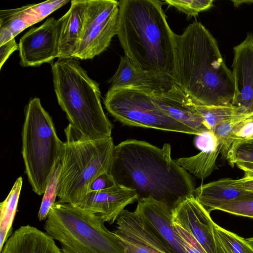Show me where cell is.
Instances as JSON below:
<instances>
[{
    "label": "cell",
    "mask_w": 253,
    "mask_h": 253,
    "mask_svg": "<svg viewBox=\"0 0 253 253\" xmlns=\"http://www.w3.org/2000/svg\"><path fill=\"white\" fill-rule=\"evenodd\" d=\"M249 140V141H253V135L249 139V140ZM245 141H246V140H245ZM237 144V143H236Z\"/></svg>",
    "instance_id": "cell-38"
},
{
    "label": "cell",
    "mask_w": 253,
    "mask_h": 253,
    "mask_svg": "<svg viewBox=\"0 0 253 253\" xmlns=\"http://www.w3.org/2000/svg\"><path fill=\"white\" fill-rule=\"evenodd\" d=\"M17 50H19V46L15 38L0 45V69L11 54Z\"/></svg>",
    "instance_id": "cell-33"
},
{
    "label": "cell",
    "mask_w": 253,
    "mask_h": 253,
    "mask_svg": "<svg viewBox=\"0 0 253 253\" xmlns=\"http://www.w3.org/2000/svg\"><path fill=\"white\" fill-rule=\"evenodd\" d=\"M22 142L28 181L33 191L42 195L56 161L61 157L63 142L38 97L31 98L26 107Z\"/></svg>",
    "instance_id": "cell-7"
},
{
    "label": "cell",
    "mask_w": 253,
    "mask_h": 253,
    "mask_svg": "<svg viewBox=\"0 0 253 253\" xmlns=\"http://www.w3.org/2000/svg\"><path fill=\"white\" fill-rule=\"evenodd\" d=\"M165 2L184 13L187 17L196 16L213 6L212 0H166Z\"/></svg>",
    "instance_id": "cell-27"
},
{
    "label": "cell",
    "mask_w": 253,
    "mask_h": 253,
    "mask_svg": "<svg viewBox=\"0 0 253 253\" xmlns=\"http://www.w3.org/2000/svg\"><path fill=\"white\" fill-rule=\"evenodd\" d=\"M99 215L70 204L55 202L43 228L61 245L62 253H125L120 239Z\"/></svg>",
    "instance_id": "cell-6"
},
{
    "label": "cell",
    "mask_w": 253,
    "mask_h": 253,
    "mask_svg": "<svg viewBox=\"0 0 253 253\" xmlns=\"http://www.w3.org/2000/svg\"><path fill=\"white\" fill-rule=\"evenodd\" d=\"M197 106L210 130H212L218 125L229 121L242 113L239 108L232 105L228 106L197 105Z\"/></svg>",
    "instance_id": "cell-26"
},
{
    "label": "cell",
    "mask_w": 253,
    "mask_h": 253,
    "mask_svg": "<svg viewBox=\"0 0 253 253\" xmlns=\"http://www.w3.org/2000/svg\"><path fill=\"white\" fill-rule=\"evenodd\" d=\"M137 199L134 190L116 184L106 189L88 193L76 207L99 215L105 222L112 224L127 205Z\"/></svg>",
    "instance_id": "cell-15"
},
{
    "label": "cell",
    "mask_w": 253,
    "mask_h": 253,
    "mask_svg": "<svg viewBox=\"0 0 253 253\" xmlns=\"http://www.w3.org/2000/svg\"><path fill=\"white\" fill-rule=\"evenodd\" d=\"M29 4L0 11V45L15 38L26 28L37 23Z\"/></svg>",
    "instance_id": "cell-20"
},
{
    "label": "cell",
    "mask_w": 253,
    "mask_h": 253,
    "mask_svg": "<svg viewBox=\"0 0 253 253\" xmlns=\"http://www.w3.org/2000/svg\"><path fill=\"white\" fill-rule=\"evenodd\" d=\"M143 224L173 253H185L172 222L171 208L151 197L137 200L134 211Z\"/></svg>",
    "instance_id": "cell-13"
},
{
    "label": "cell",
    "mask_w": 253,
    "mask_h": 253,
    "mask_svg": "<svg viewBox=\"0 0 253 253\" xmlns=\"http://www.w3.org/2000/svg\"><path fill=\"white\" fill-rule=\"evenodd\" d=\"M59 201L78 205L88 193L93 181L108 172L115 145L110 136L98 140L84 138L69 124L65 129Z\"/></svg>",
    "instance_id": "cell-5"
},
{
    "label": "cell",
    "mask_w": 253,
    "mask_h": 253,
    "mask_svg": "<svg viewBox=\"0 0 253 253\" xmlns=\"http://www.w3.org/2000/svg\"><path fill=\"white\" fill-rule=\"evenodd\" d=\"M104 103L108 112L124 125L199 135L196 131L167 116L152 96L141 90L110 87Z\"/></svg>",
    "instance_id": "cell-8"
},
{
    "label": "cell",
    "mask_w": 253,
    "mask_h": 253,
    "mask_svg": "<svg viewBox=\"0 0 253 253\" xmlns=\"http://www.w3.org/2000/svg\"><path fill=\"white\" fill-rule=\"evenodd\" d=\"M233 50L234 95L232 105L242 113H250L253 107V32H249Z\"/></svg>",
    "instance_id": "cell-12"
},
{
    "label": "cell",
    "mask_w": 253,
    "mask_h": 253,
    "mask_svg": "<svg viewBox=\"0 0 253 253\" xmlns=\"http://www.w3.org/2000/svg\"><path fill=\"white\" fill-rule=\"evenodd\" d=\"M117 36L125 55L135 66L178 83L176 34L160 0L119 1Z\"/></svg>",
    "instance_id": "cell-2"
},
{
    "label": "cell",
    "mask_w": 253,
    "mask_h": 253,
    "mask_svg": "<svg viewBox=\"0 0 253 253\" xmlns=\"http://www.w3.org/2000/svg\"><path fill=\"white\" fill-rule=\"evenodd\" d=\"M215 253H253L246 239L214 223Z\"/></svg>",
    "instance_id": "cell-24"
},
{
    "label": "cell",
    "mask_w": 253,
    "mask_h": 253,
    "mask_svg": "<svg viewBox=\"0 0 253 253\" xmlns=\"http://www.w3.org/2000/svg\"><path fill=\"white\" fill-rule=\"evenodd\" d=\"M179 242L183 248L185 253H207L196 239L188 232L173 224Z\"/></svg>",
    "instance_id": "cell-30"
},
{
    "label": "cell",
    "mask_w": 253,
    "mask_h": 253,
    "mask_svg": "<svg viewBox=\"0 0 253 253\" xmlns=\"http://www.w3.org/2000/svg\"><path fill=\"white\" fill-rule=\"evenodd\" d=\"M213 131L222 143L232 142L231 148L239 142L249 140L253 135V111L240 114L234 118L218 125Z\"/></svg>",
    "instance_id": "cell-21"
},
{
    "label": "cell",
    "mask_w": 253,
    "mask_h": 253,
    "mask_svg": "<svg viewBox=\"0 0 253 253\" xmlns=\"http://www.w3.org/2000/svg\"><path fill=\"white\" fill-rule=\"evenodd\" d=\"M238 168L244 171L245 173L253 175V163L246 161H237L235 163Z\"/></svg>",
    "instance_id": "cell-35"
},
{
    "label": "cell",
    "mask_w": 253,
    "mask_h": 253,
    "mask_svg": "<svg viewBox=\"0 0 253 253\" xmlns=\"http://www.w3.org/2000/svg\"><path fill=\"white\" fill-rule=\"evenodd\" d=\"M118 16L119 1L86 0L83 31L74 58L92 59L106 50L117 35Z\"/></svg>",
    "instance_id": "cell-9"
},
{
    "label": "cell",
    "mask_w": 253,
    "mask_h": 253,
    "mask_svg": "<svg viewBox=\"0 0 253 253\" xmlns=\"http://www.w3.org/2000/svg\"><path fill=\"white\" fill-rule=\"evenodd\" d=\"M62 22V17L58 19L49 17L20 38L19 56L22 67H37L58 58Z\"/></svg>",
    "instance_id": "cell-10"
},
{
    "label": "cell",
    "mask_w": 253,
    "mask_h": 253,
    "mask_svg": "<svg viewBox=\"0 0 253 253\" xmlns=\"http://www.w3.org/2000/svg\"><path fill=\"white\" fill-rule=\"evenodd\" d=\"M140 253H161L156 249L149 246L145 247Z\"/></svg>",
    "instance_id": "cell-36"
},
{
    "label": "cell",
    "mask_w": 253,
    "mask_h": 253,
    "mask_svg": "<svg viewBox=\"0 0 253 253\" xmlns=\"http://www.w3.org/2000/svg\"><path fill=\"white\" fill-rule=\"evenodd\" d=\"M116 184L109 172H105L100 174L93 181L89 187L88 193L106 189Z\"/></svg>",
    "instance_id": "cell-32"
},
{
    "label": "cell",
    "mask_w": 253,
    "mask_h": 253,
    "mask_svg": "<svg viewBox=\"0 0 253 253\" xmlns=\"http://www.w3.org/2000/svg\"><path fill=\"white\" fill-rule=\"evenodd\" d=\"M226 161L232 167L237 161L253 163V141H243L235 144L232 147Z\"/></svg>",
    "instance_id": "cell-29"
},
{
    "label": "cell",
    "mask_w": 253,
    "mask_h": 253,
    "mask_svg": "<svg viewBox=\"0 0 253 253\" xmlns=\"http://www.w3.org/2000/svg\"><path fill=\"white\" fill-rule=\"evenodd\" d=\"M116 184L134 190L138 200L151 197L172 209L194 196L190 174L171 157V146L162 148L128 139L115 146L108 171Z\"/></svg>",
    "instance_id": "cell-1"
},
{
    "label": "cell",
    "mask_w": 253,
    "mask_h": 253,
    "mask_svg": "<svg viewBox=\"0 0 253 253\" xmlns=\"http://www.w3.org/2000/svg\"><path fill=\"white\" fill-rule=\"evenodd\" d=\"M253 196V193L237 186L235 179L222 178L202 185L195 189L194 196L209 212L231 201Z\"/></svg>",
    "instance_id": "cell-18"
},
{
    "label": "cell",
    "mask_w": 253,
    "mask_h": 253,
    "mask_svg": "<svg viewBox=\"0 0 253 253\" xmlns=\"http://www.w3.org/2000/svg\"><path fill=\"white\" fill-rule=\"evenodd\" d=\"M23 184L22 177L14 182L6 198L0 204V251L12 233V225L16 214Z\"/></svg>",
    "instance_id": "cell-22"
},
{
    "label": "cell",
    "mask_w": 253,
    "mask_h": 253,
    "mask_svg": "<svg viewBox=\"0 0 253 253\" xmlns=\"http://www.w3.org/2000/svg\"><path fill=\"white\" fill-rule=\"evenodd\" d=\"M219 144L216 136L211 130H208L198 135L195 140L196 147L201 151L215 150Z\"/></svg>",
    "instance_id": "cell-31"
},
{
    "label": "cell",
    "mask_w": 253,
    "mask_h": 253,
    "mask_svg": "<svg viewBox=\"0 0 253 253\" xmlns=\"http://www.w3.org/2000/svg\"><path fill=\"white\" fill-rule=\"evenodd\" d=\"M149 94L169 118L196 131L199 135L210 130L197 105L177 83H174L166 90Z\"/></svg>",
    "instance_id": "cell-14"
},
{
    "label": "cell",
    "mask_w": 253,
    "mask_h": 253,
    "mask_svg": "<svg viewBox=\"0 0 253 253\" xmlns=\"http://www.w3.org/2000/svg\"><path fill=\"white\" fill-rule=\"evenodd\" d=\"M62 165L61 158L55 162L48 176L41 205L38 213L40 221L46 219L48 212L55 202L60 188Z\"/></svg>",
    "instance_id": "cell-25"
},
{
    "label": "cell",
    "mask_w": 253,
    "mask_h": 253,
    "mask_svg": "<svg viewBox=\"0 0 253 253\" xmlns=\"http://www.w3.org/2000/svg\"><path fill=\"white\" fill-rule=\"evenodd\" d=\"M1 253H62L55 240L45 232L23 225L7 239Z\"/></svg>",
    "instance_id": "cell-17"
},
{
    "label": "cell",
    "mask_w": 253,
    "mask_h": 253,
    "mask_svg": "<svg viewBox=\"0 0 253 253\" xmlns=\"http://www.w3.org/2000/svg\"><path fill=\"white\" fill-rule=\"evenodd\" d=\"M216 210L253 218V196L228 202Z\"/></svg>",
    "instance_id": "cell-28"
},
{
    "label": "cell",
    "mask_w": 253,
    "mask_h": 253,
    "mask_svg": "<svg viewBox=\"0 0 253 253\" xmlns=\"http://www.w3.org/2000/svg\"><path fill=\"white\" fill-rule=\"evenodd\" d=\"M221 150V147L219 144L215 150L201 151L195 156L179 158L175 161L186 171L204 180L216 169V161L220 154Z\"/></svg>",
    "instance_id": "cell-23"
},
{
    "label": "cell",
    "mask_w": 253,
    "mask_h": 253,
    "mask_svg": "<svg viewBox=\"0 0 253 253\" xmlns=\"http://www.w3.org/2000/svg\"></svg>",
    "instance_id": "cell-40"
},
{
    "label": "cell",
    "mask_w": 253,
    "mask_h": 253,
    "mask_svg": "<svg viewBox=\"0 0 253 253\" xmlns=\"http://www.w3.org/2000/svg\"><path fill=\"white\" fill-rule=\"evenodd\" d=\"M253 109H252V112H253Z\"/></svg>",
    "instance_id": "cell-39"
},
{
    "label": "cell",
    "mask_w": 253,
    "mask_h": 253,
    "mask_svg": "<svg viewBox=\"0 0 253 253\" xmlns=\"http://www.w3.org/2000/svg\"><path fill=\"white\" fill-rule=\"evenodd\" d=\"M109 83L110 87L135 89L150 94L166 90L177 83L170 77L140 69L125 55L121 57Z\"/></svg>",
    "instance_id": "cell-16"
},
{
    "label": "cell",
    "mask_w": 253,
    "mask_h": 253,
    "mask_svg": "<svg viewBox=\"0 0 253 253\" xmlns=\"http://www.w3.org/2000/svg\"><path fill=\"white\" fill-rule=\"evenodd\" d=\"M249 244L253 248V237L248 238L246 239Z\"/></svg>",
    "instance_id": "cell-37"
},
{
    "label": "cell",
    "mask_w": 253,
    "mask_h": 253,
    "mask_svg": "<svg viewBox=\"0 0 253 253\" xmlns=\"http://www.w3.org/2000/svg\"><path fill=\"white\" fill-rule=\"evenodd\" d=\"M177 84L197 105H232L234 83L216 40L200 22L176 35Z\"/></svg>",
    "instance_id": "cell-3"
},
{
    "label": "cell",
    "mask_w": 253,
    "mask_h": 253,
    "mask_svg": "<svg viewBox=\"0 0 253 253\" xmlns=\"http://www.w3.org/2000/svg\"><path fill=\"white\" fill-rule=\"evenodd\" d=\"M51 71L58 103L72 126L87 139L111 136L112 126L101 103L99 85L76 58H58Z\"/></svg>",
    "instance_id": "cell-4"
},
{
    "label": "cell",
    "mask_w": 253,
    "mask_h": 253,
    "mask_svg": "<svg viewBox=\"0 0 253 253\" xmlns=\"http://www.w3.org/2000/svg\"><path fill=\"white\" fill-rule=\"evenodd\" d=\"M235 183L240 188L253 193V175L245 173L241 178L235 179Z\"/></svg>",
    "instance_id": "cell-34"
},
{
    "label": "cell",
    "mask_w": 253,
    "mask_h": 253,
    "mask_svg": "<svg viewBox=\"0 0 253 253\" xmlns=\"http://www.w3.org/2000/svg\"><path fill=\"white\" fill-rule=\"evenodd\" d=\"M86 0H73L62 16L58 58H74L84 20Z\"/></svg>",
    "instance_id": "cell-19"
},
{
    "label": "cell",
    "mask_w": 253,
    "mask_h": 253,
    "mask_svg": "<svg viewBox=\"0 0 253 253\" xmlns=\"http://www.w3.org/2000/svg\"><path fill=\"white\" fill-rule=\"evenodd\" d=\"M172 224L190 233L207 253H215L214 222L210 212L194 196L187 197L171 210Z\"/></svg>",
    "instance_id": "cell-11"
}]
</instances>
